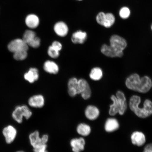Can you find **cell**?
Returning <instances> with one entry per match:
<instances>
[{
	"mask_svg": "<svg viewBox=\"0 0 152 152\" xmlns=\"http://www.w3.org/2000/svg\"><path fill=\"white\" fill-rule=\"evenodd\" d=\"M141 102V98L137 95H133L129 101V107L135 115L140 118H145L152 115V102L146 99L144 102L143 106H139Z\"/></svg>",
	"mask_w": 152,
	"mask_h": 152,
	"instance_id": "cell-1",
	"label": "cell"
},
{
	"mask_svg": "<svg viewBox=\"0 0 152 152\" xmlns=\"http://www.w3.org/2000/svg\"><path fill=\"white\" fill-rule=\"evenodd\" d=\"M32 115V113L31 110L27 106L25 105L16 106L12 114L13 119L18 123L22 122L23 118L28 119Z\"/></svg>",
	"mask_w": 152,
	"mask_h": 152,
	"instance_id": "cell-2",
	"label": "cell"
},
{
	"mask_svg": "<svg viewBox=\"0 0 152 152\" xmlns=\"http://www.w3.org/2000/svg\"><path fill=\"white\" fill-rule=\"evenodd\" d=\"M110 46L119 52H123L127 46L126 40L117 35H113L110 37Z\"/></svg>",
	"mask_w": 152,
	"mask_h": 152,
	"instance_id": "cell-3",
	"label": "cell"
},
{
	"mask_svg": "<svg viewBox=\"0 0 152 152\" xmlns=\"http://www.w3.org/2000/svg\"><path fill=\"white\" fill-rule=\"evenodd\" d=\"M140 83L141 77L138 74H132L127 78L125 81V85L129 90L138 92Z\"/></svg>",
	"mask_w": 152,
	"mask_h": 152,
	"instance_id": "cell-4",
	"label": "cell"
},
{
	"mask_svg": "<svg viewBox=\"0 0 152 152\" xmlns=\"http://www.w3.org/2000/svg\"><path fill=\"white\" fill-rule=\"evenodd\" d=\"M8 49L10 52L14 53L20 51H28V46L23 39H16L9 44Z\"/></svg>",
	"mask_w": 152,
	"mask_h": 152,
	"instance_id": "cell-5",
	"label": "cell"
},
{
	"mask_svg": "<svg viewBox=\"0 0 152 152\" xmlns=\"http://www.w3.org/2000/svg\"><path fill=\"white\" fill-rule=\"evenodd\" d=\"M79 94H80L82 97L85 100L90 98L91 90L89 83L85 79H80L78 80Z\"/></svg>",
	"mask_w": 152,
	"mask_h": 152,
	"instance_id": "cell-6",
	"label": "cell"
},
{
	"mask_svg": "<svg viewBox=\"0 0 152 152\" xmlns=\"http://www.w3.org/2000/svg\"><path fill=\"white\" fill-rule=\"evenodd\" d=\"M2 132L6 142L9 144L14 141L18 133L16 128L11 125L5 127L3 129Z\"/></svg>",
	"mask_w": 152,
	"mask_h": 152,
	"instance_id": "cell-7",
	"label": "cell"
},
{
	"mask_svg": "<svg viewBox=\"0 0 152 152\" xmlns=\"http://www.w3.org/2000/svg\"><path fill=\"white\" fill-rule=\"evenodd\" d=\"M101 52L104 56L110 58H121L123 56V52L117 51L112 48L110 45L104 44L101 48Z\"/></svg>",
	"mask_w": 152,
	"mask_h": 152,
	"instance_id": "cell-8",
	"label": "cell"
},
{
	"mask_svg": "<svg viewBox=\"0 0 152 152\" xmlns=\"http://www.w3.org/2000/svg\"><path fill=\"white\" fill-rule=\"evenodd\" d=\"M45 103V98L40 94L34 95L28 100V104L31 107L36 108L42 107Z\"/></svg>",
	"mask_w": 152,
	"mask_h": 152,
	"instance_id": "cell-9",
	"label": "cell"
},
{
	"mask_svg": "<svg viewBox=\"0 0 152 152\" xmlns=\"http://www.w3.org/2000/svg\"><path fill=\"white\" fill-rule=\"evenodd\" d=\"M54 30L56 35L61 37H65L69 31L67 25L62 21L56 23L54 26Z\"/></svg>",
	"mask_w": 152,
	"mask_h": 152,
	"instance_id": "cell-10",
	"label": "cell"
},
{
	"mask_svg": "<svg viewBox=\"0 0 152 152\" xmlns=\"http://www.w3.org/2000/svg\"><path fill=\"white\" fill-rule=\"evenodd\" d=\"M68 94L71 97L79 94L78 80L76 77H72L68 81Z\"/></svg>",
	"mask_w": 152,
	"mask_h": 152,
	"instance_id": "cell-11",
	"label": "cell"
},
{
	"mask_svg": "<svg viewBox=\"0 0 152 152\" xmlns=\"http://www.w3.org/2000/svg\"><path fill=\"white\" fill-rule=\"evenodd\" d=\"M152 87V81L151 78L148 76L141 77V83L138 92L145 94L150 91Z\"/></svg>",
	"mask_w": 152,
	"mask_h": 152,
	"instance_id": "cell-12",
	"label": "cell"
},
{
	"mask_svg": "<svg viewBox=\"0 0 152 152\" xmlns=\"http://www.w3.org/2000/svg\"><path fill=\"white\" fill-rule=\"evenodd\" d=\"M87 38V34L86 32L79 30L72 34L71 41L75 44H83L86 40Z\"/></svg>",
	"mask_w": 152,
	"mask_h": 152,
	"instance_id": "cell-13",
	"label": "cell"
},
{
	"mask_svg": "<svg viewBox=\"0 0 152 152\" xmlns=\"http://www.w3.org/2000/svg\"><path fill=\"white\" fill-rule=\"evenodd\" d=\"M70 144L73 152H81L84 150L85 141L83 138H75L71 140Z\"/></svg>",
	"mask_w": 152,
	"mask_h": 152,
	"instance_id": "cell-14",
	"label": "cell"
},
{
	"mask_svg": "<svg viewBox=\"0 0 152 152\" xmlns=\"http://www.w3.org/2000/svg\"><path fill=\"white\" fill-rule=\"evenodd\" d=\"M131 138L132 143L138 147L143 145L146 142L145 135L141 132H133L131 136Z\"/></svg>",
	"mask_w": 152,
	"mask_h": 152,
	"instance_id": "cell-15",
	"label": "cell"
},
{
	"mask_svg": "<svg viewBox=\"0 0 152 152\" xmlns=\"http://www.w3.org/2000/svg\"><path fill=\"white\" fill-rule=\"evenodd\" d=\"M116 96L118 101L120 105L119 113L120 115H123L126 112L127 109L126 97L122 91H118L116 93Z\"/></svg>",
	"mask_w": 152,
	"mask_h": 152,
	"instance_id": "cell-16",
	"label": "cell"
},
{
	"mask_svg": "<svg viewBox=\"0 0 152 152\" xmlns=\"http://www.w3.org/2000/svg\"><path fill=\"white\" fill-rule=\"evenodd\" d=\"M86 117L91 121H94L99 116L100 111L97 107L94 105H89L85 111Z\"/></svg>",
	"mask_w": 152,
	"mask_h": 152,
	"instance_id": "cell-17",
	"label": "cell"
},
{
	"mask_svg": "<svg viewBox=\"0 0 152 152\" xmlns=\"http://www.w3.org/2000/svg\"><path fill=\"white\" fill-rule=\"evenodd\" d=\"M44 70L45 72L50 74L56 75L59 71V68L56 63L53 61L47 60L44 63Z\"/></svg>",
	"mask_w": 152,
	"mask_h": 152,
	"instance_id": "cell-18",
	"label": "cell"
},
{
	"mask_svg": "<svg viewBox=\"0 0 152 152\" xmlns=\"http://www.w3.org/2000/svg\"><path fill=\"white\" fill-rule=\"evenodd\" d=\"M39 70L35 68H30L28 71L24 74V78L30 83H33L39 79Z\"/></svg>",
	"mask_w": 152,
	"mask_h": 152,
	"instance_id": "cell-19",
	"label": "cell"
},
{
	"mask_svg": "<svg viewBox=\"0 0 152 152\" xmlns=\"http://www.w3.org/2000/svg\"><path fill=\"white\" fill-rule=\"evenodd\" d=\"M29 139L30 144L34 148L39 147L44 143L42 138L39 136V132L36 131L29 135Z\"/></svg>",
	"mask_w": 152,
	"mask_h": 152,
	"instance_id": "cell-20",
	"label": "cell"
},
{
	"mask_svg": "<svg viewBox=\"0 0 152 152\" xmlns=\"http://www.w3.org/2000/svg\"><path fill=\"white\" fill-rule=\"evenodd\" d=\"M25 22L28 27L30 28H35L39 25V19L37 15L29 14L26 16Z\"/></svg>",
	"mask_w": 152,
	"mask_h": 152,
	"instance_id": "cell-21",
	"label": "cell"
},
{
	"mask_svg": "<svg viewBox=\"0 0 152 152\" xmlns=\"http://www.w3.org/2000/svg\"><path fill=\"white\" fill-rule=\"evenodd\" d=\"M119 127V123L116 119L109 118L106 121L104 129L107 132H112L117 130Z\"/></svg>",
	"mask_w": 152,
	"mask_h": 152,
	"instance_id": "cell-22",
	"label": "cell"
},
{
	"mask_svg": "<svg viewBox=\"0 0 152 152\" xmlns=\"http://www.w3.org/2000/svg\"><path fill=\"white\" fill-rule=\"evenodd\" d=\"M111 99L113 104L110 106L109 114L110 115L114 116L118 113L120 109V105L118 101L116 96L113 95L111 97Z\"/></svg>",
	"mask_w": 152,
	"mask_h": 152,
	"instance_id": "cell-23",
	"label": "cell"
},
{
	"mask_svg": "<svg viewBox=\"0 0 152 152\" xmlns=\"http://www.w3.org/2000/svg\"><path fill=\"white\" fill-rule=\"evenodd\" d=\"M103 71L100 67H95L91 70L89 76L91 79L95 81L100 80L103 77Z\"/></svg>",
	"mask_w": 152,
	"mask_h": 152,
	"instance_id": "cell-24",
	"label": "cell"
},
{
	"mask_svg": "<svg viewBox=\"0 0 152 152\" xmlns=\"http://www.w3.org/2000/svg\"><path fill=\"white\" fill-rule=\"evenodd\" d=\"M77 132L79 134L83 136H87L90 134L91 128L89 125L85 123H81L78 125Z\"/></svg>",
	"mask_w": 152,
	"mask_h": 152,
	"instance_id": "cell-25",
	"label": "cell"
},
{
	"mask_svg": "<svg viewBox=\"0 0 152 152\" xmlns=\"http://www.w3.org/2000/svg\"><path fill=\"white\" fill-rule=\"evenodd\" d=\"M115 16L113 14L111 13H106L102 26L106 28H111L115 23Z\"/></svg>",
	"mask_w": 152,
	"mask_h": 152,
	"instance_id": "cell-26",
	"label": "cell"
},
{
	"mask_svg": "<svg viewBox=\"0 0 152 152\" xmlns=\"http://www.w3.org/2000/svg\"><path fill=\"white\" fill-rule=\"evenodd\" d=\"M36 37L35 32L33 30H26L23 34L22 39L28 45Z\"/></svg>",
	"mask_w": 152,
	"mask_h": 152,
	"instance_id": "cell-27",
	"label": "cell"
},
{
	"mask_svg": "<svg viewBox=\"0 0 152 152\" xmlns=\"http://www.w3.org/2000/svg\"><path fill=\"white\" fill-rule=\"evenodd\" d=\"M130 14L131 11L130 9L126 7H121L119 11L120 17L121 18L124 19V20L129 18Z\"/></svg>",
	"mask_w": 152,
	"mask_h": 152,
	"instance_id": "cell-28",
	"label": "cell"
},
{
	"mask_svg": "<svg viewBox=\"0 0 152 152\" xmlns=\"http://www.w3.org/2000/svg\"><path fill=\"white\" fill-rule=\"evenodd\" d=\"M14 53V58L15 60L22 61L26 59L28 56L27 51L22 50L15 52Z\"/></svg>",
	"mask_w": 152,
	"mask_h": 152,
	"instance_id": "cell-29",
	"label": "cell"
},
{
	"mask_svg": "<svg viewBox=\"0 0 152 152\" xmlns=\"http://www.w3.org/2000/svg\"><path fill=\"white\" fill-rule=\"evenodd\" d=\"M47 53L50 58H56L60 56V52L53 48L52 45L49 46L48 49Z\"/></svg>",
	"mask_w": 152,
	"mask_h": 152,
	"instance_id": "cell-30",
	"label": "cell"
},
{
	"mask_svg": "<svg viewBox=\"0 0 152 152\" xmlns=\"http://www.w3.org/2000/svg\"><path fill=\"white\" fill-rule=\"evenodd\" d=\"M41 43V39L39 37H36L35 39L32 40L28 45V46L34 48H37L40 46Z\"/></svg>",
	"mask_w": 152,
	"mask_h": 152,
	"instance_id": "cell-31",
	"label": "cell"
},
{
	"mask_svg": "<svg viewBox=\"0 0 152 152\" xmlns=\"http://www.w3.org/2000/svg\"><path fill=\"white\" fill-rule=\"evenodd\" d=\"M106 13L103 12H101L97 15L96 18V21L98 24L102 26L104 23V17L105 16Z\"/></svg>",
	"mask_w": 152,
	"mask_h": 152,
	"instance_id": "cell-32",
	"label": "cell"
},
{
	"mask_svg": "<svg viewBox=\"0 0 152 152\" xmlns=\"http://www.w3.org/2000/svg\"><path fill=\"white\" fill-rule=\"evenodd\" d=\"M46 144H43L39 147L34 148V152H48L47 151Z\"/></svg>",
	"mask_w": 152,
	"mask_h": 152,
	"instance_id": "cell-33",
	"label": "cell"
},
{
	"mask_svg": "<svg viewBox=\"0 0 152 152\" xmlns=\"http://www.w3.org/2000/svg\"><path fill=\"white\" fill-rule=\"evenodd\" d=\"M52 46L58 51L61 50L62 48V44L58 41H54L52 43Z\"/></svg>",
	"mask_w": 152,
	"mask_h": 152,
	"instance_id": "cell-34",
	"label": "cell"
},
{
	"mask_svg": "<svg viewBox=\"0 0 152 152\" xmlns=\"http://www.w3.org/2000/svg\"><path fill=\"white\" fill-rule=\"evenodd\" d=\"M143 152H152V143L148 144L144 148Z\"/></svg>",
	"mask_w": 152,
	"mask_h": 152,
	"instance_id": "cell-35",
	"label": "cell"
},
{
	"mask_svg": "<svg viewBox=\"0 0 152 152\" xmlns=\"http://www.w3.org/2000/svg\"><path fill=\"white\" fill-rule=\"evenodd\" d=\"M16 152H24V151H17Z\"/></svg>",
	"mask_w": 152,
	"mask_h": 152,
	"instance_id": "cell-36",
	"label": "cell"
},
{
	"mask_svg": "<svg viewBox=\"0 0 152 152\" xmlns=\"http://www.w3.org/2000/svg\"><path fill=\"white\" fill-rule=\"evenodd\" d=\"M151 29L152 31V25L151 26Z\"/></svg>",
	"mask_w": 152,
	"mask_h": 152,
	"instance_id": "cell-37",
	"label": "cell"
},
{
	"mask_svg": "<svg viewBox=\"0 0 152 152\" xmlns=\"http://www.w3.org/2000/svg\"><path fill=\"white\" fill-rule=\"evenodd\" d=\"M77 1H83V0H77Z\"/></svg>",
	"mask_w": 152,
	"mask_h": 152,
	"instance_id": "cell-38",
	"label": "cell"
}]
</instances>
